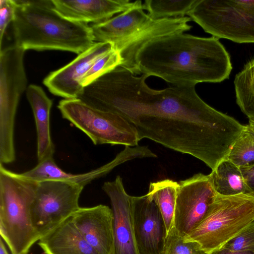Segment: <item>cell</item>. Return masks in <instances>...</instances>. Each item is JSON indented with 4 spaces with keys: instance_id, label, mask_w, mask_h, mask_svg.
Listing matches in <instances>:
<instances>
[{
    "instance_id": "23",
    "label": "cell",
    "mask_w": 254,
    "mask_h": 254,
    "mask_svg": "<svg viewBox=\"0 0 254 254\" xmlns=\"http://www.w3.org/2000/svg\"><path fill=\"white\" fill-rule=\"evenodd\" d=\"M196 0H146L144 10L153 19L185 17L192 8Z\"/></svg>"
},
{
    "instance_id": "14",
    "label": "cell",
    "mask_w": 254,
    "mask_h": 254,
    "mask_svg": "<svg viewBox=\"0 0 254 254\" xmlns=\"http://www.w3.org/2000/svg\"><path fill=\"white\" fill-rule=\"evenodd\" d=\"M102 190L110 198L113 214V254H138L134 239L131 213V196L117 176L106 182Z\"/></svg>"
},
{
    "instance_id": "22",
    "label": "cell",
    "mask_w": 254,
    "mask_h": 254,
    "mask_svg": "<svg viewBox=\"0 0 254 254\" xmlns=\"http://www.w3.org/2000/svg\"><path fill=\"white\" fill-rule=\"evenodd\" d=\"M234 83L237 105L249 121L254 122V58L236 75Z\"/></svg>"
},
{
    "instance_id": "30",
    "label": "cell",
    "mask_w": 254,
    "mask_h": 254,
    "mask_svg": "<svg viewBox=\"0 0 254 254\" xmlns=\"http://www.w3.org/2000/svg\"><path fill=\"white\" fill-rule=\"evenodd\" d=\"M209 254H254V252L250 251H232L222 247L210 252Z\"/></svg>"
},
{
    "instance_id": "7",
    "label": "cell",
    "mask_w": 254,
    "mask_h": 254,
    "mask_svg": "<svg viewBox=\"0 0 254 254\" xmlns=\"http://www.w3.org/2000/svg\"><path fill=\"white\" fill-rule=\"evenodd\" d=\"M25 51L15 45L0 50V163L15 160L14 125L18 105L27 88Z\"/></svg>"
},
{
    "instance_id": "2",
    "label": "cell",
    "mask_w": 254,
    "mask_h": 254,
    "mask_svg": "<svg viewBox=\"0 0 254 254\" xmlns=\"http://www.w3.org/2000/svg\"><path fill=\"white\" fill-rule=\"evenodd\" d=\"M135 62V74L156 76L174 85L219 83L229 78L232 69L230 56L219 39L184 32L150 40Z\"/></svg>"
},
{
    "instance_id": "13",
    "label": "cell",
    "mask_w": 254,
    "mask_h": 254,
    "mask_svg": "<svg viewBox=\"0 0 254 254\" xmlns=\"http://www.w3.org/2000/svg\"><path fill=\"white\" fill-rule=\"evenodd\" d=\"M113 48L109 43L95 42L64 66L51 72L43 83L53 94L64 99H76L83 87L80 81L91 67Z\"/></svg>"
},
{
    "instance_id": "21",
    "label": "cell",
    "mask_w": 254,
    "mask_h": 254,
    "mask_svg": "<svg viewBox=\"0 0 254 254\" xmlns=\"http://www.w3.org/2000/svg\"><path fill=\"white\" fill-rule=\"evenodd\" d=\"M179 183L170 179L150 183L146 195L158 206L167 232L174 226L175 211Z\"/></svg>"
},
{
    "instance_id": "20",
    "label": "cell",
    "mask_w": 254,
    "mask_h": 254,
    "mask_svg": "<svg viewBox=\"0 0 254 254\" xmlns=\"http://www.w3.org/2000/svg\"><path fill=\"white\" fill-rule=\"evenodd\" d=\"M215 192L225 196L251 195L240 167L228 159L222 160L209 174Z\"/></svg>"
},
{
    "instance_id": "27",
    "label": "cell",
    "mask_w": 254,
    "mask_h": 254,
    "mask_svg": "<svg viewBox=\"0 0 254 254\" xmlns=\"http://www.w3.org/2000/svg\"><path fill=\"white\" fill-rule=\"evenodd\" d=\"M222 248L232 251H250L254 252V220Z\"/></svg>"
},
{
    "instance_id": "28",
    "label": "cell",
    "mask_w": 254,
    "mask_h": 254,
    "mask_svg": "<svg viewBox=\"0 0 254 254\" xmlns=\"http://www.w3.org/2000/svg\"><path fill=\"white\" fill-rule=\"evenodd\" d=\"M14 10V0H0V49L7 27L13 19Z\"/></svg>"
},
{
    "instance_id": "19",
    "label": "cell",
    "mask_w": 254,
    "mask_h": 254,
    "mask_svg": "<svg viewBox=\"0 0 254 254\" xmlns=\"http://www.w3.org/2000/svg\"><path fill=\"white\" fill-rule=\"evenodd\" d=\"M26 97L32 110L37 137V155L39 162L53 157L55 146L50 131V115L53 101L42 88L30 84L26 89Z\"/></svg>"
},
{
    "instance_id": "9",
    "label": "cell",
    "mask_w": 254,
    "mask_h": 254,
    "mask_svg": "<svg viewBox=\"0 0 254 254\" xmlns=\"http://www.w3.org/2000/svg\"><path fill=\"white\" fill-rule=\"evenodd\" d=\"M62 117L84 133L95 145L138 146L135 128L120 115L93 108L78 98L61 100Z\"/></svg>"
},
{
    "instance_id": "11",
    "label": "cell",
    "mask_w": 254,
    "mask_h": 254,
    "mask_svg": "<svg viewBox=\"0 0 254 254\" xmlns=\"http://www.w3.org/2000/svg\"><path fill=\"white\" fill-rule=\"evenodd\" d=\"M179 184L173 228L186 238L204 217L217 193L209 175L197 173Z\"/></svg>"
},
{
    "instance_id": "31",
    "label": "cell",
    "mask_w": 254,
    "mask_h": 254,
    "mask_svg": "<svg viewBox=\"0 0 254 254\" xmlns=\"http://www.w3.org/2000/svg\"><path fill=\"white\" fill-rule=\"evenodd\" d=\"M3 241L1 238L0 239V254H8Z\"/></svg>"
},
{
    "instance_id": "4",
    "label": "cell",
    "mask_w": 254,
    "mask_h": 254,
    "mask_svg": "<svg viewBox=\"0 0 254 254\" xmlns=\"http://www.w3.org/2000/svg\"><path fill=\"white\" fill-rule=\"evenodd\" d=\"M142 1L120 14L92 24L95 42L109 43L123 59L121 66L135 74V57L147 42L157 37L190 30V17L153 19L144 11Z\"/></svg>"
},
{
    "instance_id": "6",
    "label": "cell",
    "mask_w": 254,
    "mask_h": 254,
    "mask_svg": "<svg viewBox=\"0 0 254 254\" xmlns=\"http://www.w3.org/2000/svg\"><path fill=\"white\" fill-rule=\"evenodd\" d=\"M254 220V196L216 193L204 217L186 238L208 254L222 247Z\"/></svg>"
},
{
    "instance_id": "29",
    "label": "cell",
    "mask_w": 254,
    "mask_h": 254,
    "mask_svg": "<svg viewBox=\"0 0 254 254\" xmlns=\"http://www.w3.org/2000/svg\"><path fill=\"white\" fill-rule=\"evenodd\" d=\"M240 169L251 194L254 196V165Z\"/></svg>"
},
{
    "instance_id": "16",
    "label": "cell",
    "mask_w": 254,
    "mask_h": 254,
    "mask_svg": "<svg viewBox=\"0 0 254 254\" xmlns=\"http://www.w3.org/2000/svg\"><path fill=\"white\" fill-rule=\"evenodd\" d=\"M55 9L72 21L93 24L105 21L116 13L139 4L141 0H52Z\"/></svg>"
},
{
    "instance_id": "32",
    "label": "cell",
    "mask_w": 254,
    "mask_h": 254,
    "mask_svg": "<svg viewBox=\"0 0 254 254\" xmlns=\"http://www.w3.org/2000/svg\"><path fill=\"white\" fill-rule=\"evenodd\" d=\"M249 125L251 126L252 128L254 131V122H252V121H249Z\"/></svg>"
},
{
    "instance_id": "26",
    "label": "cell",
    "mask_w": 254,
    "mask_h": 254,
    "mask_svg": "<svg viewBox=\"0 0 254 254\" xmlns=\"http://www.w3.org/2000/svg\"><path fill=\"white\" fill-rule=\"evenodd\" d=\"M163 254H209L196 241L179 235L173 227L168 233Z\"/></svg>"
},
{
    "instance_id": "25",
    "label": "cell",
    "mask_w": 254,
    "mask_h": 254,
    "mask_svg": "<svg viewBox=\"0 0 254 254\" xmlns=\"http://www.w3.org/2000/svg\"><path fill=\"white\" fill-rule=\"evenodd\" d=\"M123 59L119 51L113 49L99 59L82 77L80 84L84 88L96 79L121 66Z\"/></svg>"
},
{
    "instance_id": "8",
    "label": "cell",
    "mask_w": 254,
    "mask_h": 254,
    "mask_svg": "<svg viewBox=\"0 0 254 254\" xmlns=\"http://www.w3.org/2000/svg\"><path fill=\"white\" fill-rule=\"evenodd\" d=\"M187 15L213 37L254 43V0H196Z\"/></svg>"
},
{
    "instance_id": "18",
    "label": "cell",
    "mask_w": 254,
    "mask_h": 254,
    "mask_svg": "<svg viewBox=\"0 0 254 254\" xmlns=\"http://www.w3.org/2000/svg\"><path fill=\"white\" fill-rule=\"evenodd\" d=\"M38 244L45 254H99L79 233L71 216L42 236Z\"/></svg>"
},
{
    "instance_id": "15",
    "label": "cell",
    "mask_w": 254,
    "mask_h": 254,
    "mask_svg": "<svg viewBox=\"0 0 254 254\" xmlns=\"http://www.w3.org/2000/svg\"><path fill=\"white\" fill-rule=\"evenodd\" d=\"M71 218L82 237L99 254H113L111 208L103 204L80 207Z\"/></svg>"
},
{
    "instance_id": "5",
    "label": "cell",
    "mask_w": 254,
    "mask_h": 254,
    "mask_svg": "<svg viewBox=\"0 0 254 254\" xmlns=\"http://www.w3.org/2000/svg\"><path fill=\"white\" fill-rule=\"evenodd\" d=\"M38 185L0 164V234L11 254H28L40 239L30 215Z\"/></svg>"
},
{
    "instance_id": "10",
    "label": "cell",
    "mask_w": 254,
    "mask_h": 254,
    "mask_svg": "<svg viewBox=\"0 0 254 254\" xmlns=\"http://www.w3.org/2000/svg\"><path fill=\"white\" fill-rule=\"evenodd\" d=\"M84 187L59 181L38 182L30 215L40 239L80 208L79 199Z\"/></svg>"
},
{
    "instance_id": "24",
    "label": "cell",
    "mask_w": 254,
    "mask_h": 254,
    "mask_svg": "<svg viewBox=\"0 0 254 254\" xmlns=\"http://www.w3.org/2000/svg\"><path fill=\"white\" fill-rule=\"evenodd\" d=\"M226 159L240 168L254 165V131L249 125H245Z\"/></svg>"
},
{
    "instance_id": "1",
    "label": "cell",
    "mask_w": 254,
    "mask_h": 254,
    "mask_svg": "<svg viewBox=\"0 0 254 254\" xmlns=\"http://www.w3.org/2000/svg\"><path fill=\"white\" fill-rule=\"evenodd\" d=\"M149 76L117 66L85 87L82 100L118 114L147 138L189 154L212 170L226 159L245 126L206 103L195 86L170 85L155 90Z\"/></svg>"
},
{
    "instance_id": "3",
    "label": "cell",
    "mask_w": 254,
    "mask_h": 254,
    "mask_svg": "<svg viewBox=\"0 0 254 254\" xmlns=\"http://www.w3.org/2000/svg\"><path fill=\"white\" fill-rule=\"evenodd\" d=\"M14 2V45L25 51L61 50L78 55L95 43L90 26L63 17L52 0Z\"/></svg>"
},
{
    "instance_id": "12",
    "label": "cell",
    "mask_w": 254,
    "mask_h": 254,
    "mask_svg": "<svg viewBox=\"0 0 254 254\" xmlns=\"http://www.w3.org/2000/svg\"><path fill=\"white\" fill-rule=\"evenodd\" d=\"M131 204L138 254H163L168 232L158 206L146 194L131 196Z\"/></svg>"
},
{
    "instance_id": "17",
    "label": "cell",
    "mask_w": 254,
    "mask_h": 254,
    "mask_svg": "<svg viewBox=\"0 0 254 254\" xmlns=\"http://www.w3.org/2000/svg\"><path fill=\"white\" fill-rule=\"evenodd\" d=\"M133 159L132 152L129 148H125L114 160L107 164L87 173L73 174L63 171L52 157L38 162L32 169L21 174L25 177L37 182L59 181L85 187L94 180L106 175L118 165Z\"/></svg>"
}]
</instances>
